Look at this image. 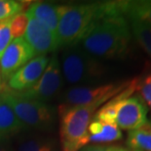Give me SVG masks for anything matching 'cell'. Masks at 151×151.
Here are the masks:
<instances>
[{
    "label": "cell",
    "mask_w": 151,
    "mask_h": 151,
    "mask_svg": "<svg viewBox=\"0 0 151 151\" xmlns=\"http://www.w3.org/2000/svg\"><path fill=\"white\" fill-rule=\"evenodd\" d=\"M79 151H131L126 147L115 144H88Z\"/></svg>",
    "instance_id": "obj_23"
},
{
    "label": "cell",
    "mask_w": 151,
    "mask_h": 151,
    "mask_svg": "<svg viewBox=\"0 0 151 151\" xmlns=\"http://www.w3.org/2000/svg\"><path fill=\"white\" fill-rule=\"evenodd\" d=\"M49 60L50 57L46 55L35 56L8 80V90L22 92L33 86L42 76Z\"/></svg>",
    "instance_id": "obj_11"
},
{
    "label": "cell",
    "mask_w": 151,
    "mask_h": 151,
    "mask_svg": "<svg viewBox=\"0 0 151 151\" xmlns=\"http://www.w3.org/2000/svg\"><path fill=\"white\" fill-rule=\"evenodd\" d=\"M136 90L139 91V97L142 99L146 107L148 106L151 109V74L141 80H137Z\"/></svg>",
    "instance_id": "obj_21"
},
{
    "label": "cell",
    "mask_w": 151,
    "mask_h": 151,
    "mask_svg": "<svg viewBox=\"0 0 151 151\" xmlns=\"http://www.w3.org/2000/svg\"><path fill=\"white\" fill-rule=\"evenodd\" d=\"M24 36L35 56H47L48 53L55 52L60 48L57 34L32 18L28 17L27 28Z\"/></svg>",
    "instance_id": "obj_10"
},
{
    "label": "cell",
    "mask_w": 151,
    "mask_h": 151,
    "mask_svg": "<svg viewBox=\"0 0 151 151\" xmlns=\"http://www.w3.org/2000/svg\"><path fill=\"white\" fill-rule=\"evenodd\" d=\"M27 6H29V4H27L24 1L0 0V21L8 20L16 15L21 14Z\"/></svg>",
    "instance_id": "obj_19"
},
{
    "label": "cell",
    "mask_w": 151,
    "mask_h": 151,
    "mask_svg": "<svg viewBox=\"0 0 151 151\" xmlns=\"http://www.w3.org/2000/svg\"><path fill=\"white\" fill-rule=\"evenodd\" d=\"M0 96L11 106L16 116L24 128L36 133H51L56 128L59 114L54 105L25 98L17 93L1 89Z\"/></svg>",
    "instance_id": "obj_4"
},
{
    "label": "cell",
    "mask_w": 151,
    "mask_h": 151,
    "mask_svg": "<svg viewBox=\"0 0 151 151\" xmlns=\"http://www.w3.org/2000/svg\"><path fill=\"white\" fill-rule=\"evenodd\" d=\"M25 131L11 106L0 96V139H10Z\"/></svg>",
    "instance_id": "obj_15"
},
{
    "label": "cell",
    "mask_w": 151,
    "mask_h": 151,
    "mask_svg": "<svg viewBox=\"0 0 151 151\" xmlns=\"http://www.w3.org/2000/svg\"><path fill=\"white\" fill-rule=\"evenodd\" d=\"M132 82L133 80L102 83V85L73 86L65 93L63 105L80 106L99 104L102 106L119 93L127 89Z\"/></svg>",
    "instance_id": "obj_7"
},
{
    "label": "cell",
    "mask_w": 151,
    "mask_h": 151,
    "mask_svg": "<svg viewBox=\"0 0 151 151\" xmlns=\"http://www.w3.org/2000/svg\"><path fill=\"white\" fill-rule=\"evenodd\" d=\"M63 11V4H53L49 2H35L29 4L24 13L27 17L35 19L49 30L57 34L58 26Z\"/></svg>",
    "instance_id": "obj_12"
},
{
    "label": "cell",
    "mask_w": 151,
    "mask_h": 151,
    "mask_svg": "<svg viewBox=\"0 0 151 151\" xmlns=\"http://www.w3.org/2000/svg\"><path fill=\"white\" fill-rule=\"evenodd\" d=\"M123 137L122 131L117 127L104 122L93 120L88 127L87 145L88 144H108L120 140Z\"/></svg>",
    "instance_id": "obj_14"
},
{
    "label": "cell",
    "mask_w": 151,
    "mask_h": 151,
    "mask_svg": "<svg viewBox=\"0 0 151 151\" xmlns=\"http://www.w3.org/2000/svg\"><path fill=\"white\" fill-rule=\"evenodd\" d=\"M13 147L14 151H60L55 137L36 131H22Z\"/></svg>",
    "instance_id": "obj_13"
},
{
    "label": "cell",
    "mask_w": 151,
    "mask_h": 151,
    "mask_svg": "<svg viewBox=\"0 0 151 151\" xmlns=\"http://www.w3.org/2000/svg\"><path fill=\"white\" fill-rule=\"evenodd\" d=\"M28 24V17L25 13H21L11 19V33L13 39L22 38L25 34Z\"/></svg>",
    "instance_id": "obj_20"
},
{
    "label": "cell",
    "mask_w": 151,
    "mask_h": 151,
    "mask_svg": "<svg viewBox=\"0 0 151 151\" xmlns=\"http://www.w3.org/2000/svg\"><path fill=\"white\" fill-rule=\"evenodd\" d=\"M127 147L131 151H151V120L136 130L128 131Z\"/></svg>",
    "instance_id": "obj_17"
},
{
    "label": "cell",
    "mask_w": 151,
    "mask_h": 151,
    "mask_svg": "<svg viewBox=\"0 0 151 151\" xmlns=\"http://www.w3.org/2000/svg\"><path fill=\"white\" fill-rule=\"evenodd\" d=\"M60 64L65 81L76 86L97 85L106 75L104 64L78 46L65 48Z\"/></svg>",
    "instance_id": "obj_6"
},
{
    "label": "cell",
    "mask_w": 151,
    "mask_h": 151,
    "mask_svg": "<svg viewBox=\"0 0 151 151\" xmlns=\"http://www.w3.org/2000/svg\"><path fill=\"white\" fill-rule=\"evenodd\" d=\"M63 78L59 56L57 53H54L50 57L49 63L37 82L27 90L15 93L22 97L48 103L60 94L63 85Z\"/></svg>",
    "instance_id": "obj_8"
},
{
    "label": "cell",
    "mask_w": 151,
    "mask_h": 151,
    "mask_svg": "<svg viewBox=\"0 0 151 151\" xmlns=\"http://www.w3.org/2000/svg\"><path fill=\"white\" fill-rule=\"evenodd\" d=\"M11 19L0 21V56L13 40L11 33Z\"/></svg>",
    "instance_id": "obj_22"
},
{
    "label": "cell",
    "mask_w": 151,
    "mask_h": 151,
    "mask_svg": "<svg viewBox=\"0 0 151 151\" xmlns=\"http://www.w3.org/2000/svg\"><path fill=\"white\" fill-rule=\"evenodd\" d=\"M115 12H120L118 1L63 4L57 30L60 47L77 46L99 19Z\"/></svg>",
    "instance_id": "obj_2"
},
{
    "label": "cell",
    "mask_w": 151,
    "mask_h": 151,
    "mask_svg": "<svg viewBox=\"0 0 151 151\" xmlns=\"http://www.w3.org/2000/svg\"><path fill=\"white\" fill-rule=\"evenodd\" d=\"M129 22L132 35H134L139 45L151 57V27L143 21L137 19H127Z\"/></svg>",
    "instance_id": "obj_18"
},
{
    "label": "cell",
    "mask_w": 151,
    "mask_h": 151,
    "mask_svg": "<svg viewBox=\"0 0 151 151\" xmlns=\"http://www.w3.org/2000/svg\"><path fill=\"white\" fill-rule=\"evenodd\" d=\"M131 40L129 22L120 12H115L99 19L79 44L95 58L114 60L126 56Z\"/></svg>",
    "instance_id": "obj_1"
},
{
    "label": "cell",
    "mask_w": 151,
    "mask_h": 151,
    "mask_svg": "<svg viewBox=\"0 0 151 151\" xmlns=\"http://www.w3.org/2000/svg\"><path fill=\"white\" fill-rule=\"evenodd\" d=\"M0 151H14L10 139H0Z\"/></svg>",
    "instance_id": "obj_24"
},
{
    "label": "cell",
    "mask_w": 151,
    "mask_h": 151,
    "mask_svg": "<svg viewBox=\"0 0 151 151\" xmlns=\"http://www.w3.org/2000/svg\"><path fill=\"white\" fill-rule=\"evenodd\" d=\"M34 57L35 54L33 50L24 38L13 39L0 56L1 81L8 82V80L17 71L24 67Z\"/></svg>",
    "instance_id": "obj_9"
},
{
    "label": "cell",
    "mask_w": 151,
    "mask_h": 151,
    "mask_svg": "<svg viewBox=\"0 0 151 151\" xmlns=\"http://www.w3.org/2000/svg\"><path fill=\"white\" fill-rule=\"evenodd\" d=\"M101 107L99 104H88L60 105L58 108L60 151H79L87 145L88 127Z\"/></svg>",
    "instance_id": "obj_5"
},
{
    "label": "cell",
    "mask_w": 151,
    "mask_h": 151,
    "mask_svg": "<svg viewBox=\"0 0 151 151\" xmlns=\"http://www.w3.org/2000/svg\"><path fill=\"white\" fill-rule=\"evenodd\" d=\"M1 82H2L1 81V75H0V90H1V83H2Z\"/></svg>",
    "instance_id": "obj_25"
},
{
    "label": "cell",
    "mask_w": 151,
    "mask_h": 151,
    "mask_svg": "<svg viewBox=\"0 0 151 151\" xmlns=\"http://www.w3.org/2000/svg\"><path fill=\"white\" fill-rule=\"evenodd\" d=\"M120 13L126 19L143 21L151 27V0H124L118 1Z\"/></svg>",
    "instance_id": "obj_16"
},
{
    "label": "cell",
    "mask_w": 151,
    "mask_h": 151,
    "mask_svg": "<svg viewBox=\"0 0 151 151\" xmlns=\"http://www.w3.org/2000/svg\"><path fill=\"white\" fill-rule=\"evenodd\" d=\"M137 81V79L133 80L127 89L102 105L96 112L94 119L128 131L139 128L145 124L147 107L139 95H134Z\"/></svg>",
    "instance_id": "obj_3"
}]
</instances>
